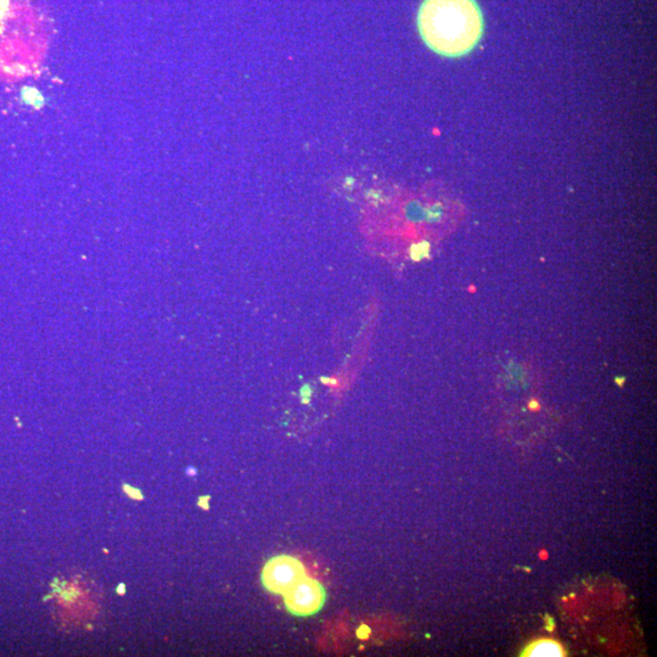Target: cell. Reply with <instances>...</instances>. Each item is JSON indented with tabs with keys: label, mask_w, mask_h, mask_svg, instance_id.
I'll return each instance as SVG.
<instances>
[{
	"label": "cell",
	"mask_w": 657,
	"mask_h": 657,
	"mask_svg": "<svg viewBox=\"0 0 657 657\" xmlns=\"http://www.w3.org/2000/svg\"><path fill=\"white\" fill-rule=\"evenodd\" d=\"M287 611L295 616L317 614L326 600V592L317 579L304 577L284 594Z\"/></svg>",
	"instance_id": "3"
},
{
	"label": "cell",
	"mask_w": 657,
	"mask_h": 657,
	"mask_svg": "<svg viewBox=\"0 0 657 657\" xmlns=\"http://www.w3.org/2000/svg\"><path fill=\"white\" fill-rule=\"evenodd\" d=\"M306 577V569L298 559L290 555L271 558L262 570L263 587L273 594H285Z\"/></svg>",
	"instance_id": "2"
},
{
	"label": "cell",
	"mask_w": 657,
	"mask_h": 657,
	"mask_svg": "<svg viewBox=\"0 0 657 657\" xmlns=\"http://www.w3.org/2000/svg\"><path fill=\"white\" fill-rule=\"evenodd\" d=\"M565 655V649L560 645V643L553 639H539L537 642H533L522 654V656L532 657H560Z\"/></svg>",
	"instance_id": "4"
},
{
	"label": "cell",
	"mask_w": 657,
	"mask_h": 657,
	"mask_svg": "<svg viewBox=\"0 0 657 657\" xmlns=\"http://www.w3.org/2000/svg\"><path fill=\"white\" fill-rule=\"evenodd\" d=\"M209 496L200 497L198 501V506H200V508H202V509H205V510H209Z\"/></svg>",
	"instance_id": "6"
},
{
	"label": "cell",
	"mask_w": 657,
	"mask_h": 657,
	"mask_svg": "<svg viewBox=\"0 0 657 657\" xmlns=\"http://www.w3.org/2000/svg\"><path fill=\"white\" fill-rule=\"evenodd\" d=\"M187 474H188L189 476H195V474H196V470L194 469V468H188V469H187Z\"/></svg>",
	"instance_id": "8"
},
{
	"label": "cell",
	"mask_w": 657,
	"mask_h": 657,
	"mask_svg": "<svg viewBox=\"0 0 657 657\" xmlns=\"http://www.w3.org/2000/svg\"><path fill=\"white\" fill-rule=\"evenodd\" d=\"M116 592H117V594L121 595V596H123V595L125 594V584H118V585H117V588H116Z\"/></svg>",
	"instance_id": "7"
},
{
	"label": "cell",
	"mask_w": 657,
	"mask_h": 657,
	"mask_svg": "<svg viewBox=\"0 0 657 657\" xmlns=\"http://www.w3.org/2000/svg\"><path fill=\"white\" fill-rule=\"evenodd\" d=\"M122 490L125 492V496L128 497V498H131L132 501H141L145 499L144 493H143L139 488L133 487V486L123 483V486H122Z\"/></svg>",
	"instance_id": "5"
},
{
	"label": "cell",
	"mask_w": 657,
	"mask_h": 657,
	"mask_svg": "<svg viewBox=\"0 0 657 657\" xmlns=\"http://www.w3.org/2000/svg\"><path fill=\"white\" fill-rule=\"evenodd\" d=\"M483 15L476 0H424L417 28L432 52L459 58L471 52L483 34Z\"/></svg>",
	"instance_id": "1"
}]
</instances>
